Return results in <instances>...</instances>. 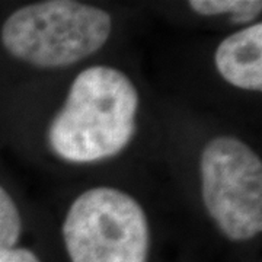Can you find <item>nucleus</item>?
I'll return each instance as SVG.
<instances>
[{"label": "nucleus", "instance_id": "nucleus-1", "mask_svg": "<svg viewBox=\"0 0 262 262\" xmlns=\"http://www.w3.org/2000/svg\"><path fill=\"white\" fill-rule=\"evenodd\" d=\"M140 96L131 79L111 66H92L76 76L47 131L50 147L70 163L117 156L133 140Z\"/></svg>", "mask_w": 262, "mask_h": 262}, {"label": "nucleus", "instance_id": "nucleus-2", "mask_svg": "<svg viewBox=\"0 0 262 262\" xmlns=\"http://www.w3.org/2000/svg\"><path fill=\"white\" fill-rule=\"evenodd\" d=\"M113 31L108 12L73 0H46L15 10L2 28L10 56L39 69L76 64L106 44Z\"/></svg>", "mask_w": 262, "mask_h": 262}, {"label": "nucleus", "instance_id": "nucleus-3", "mask_svg": "<svg viewBox=\"0 0 262 262\" xmlns=\"http://www.w3.org/2000/svg\"><path fill=\"white\" fill-rule=\"evenodd\" d=\"M72 262H149L150 227L140 203L111 187L76 198L63 223Z\"/></svg>", "mask_w": 262, "mask_h": 262}, {"label": "nucleus", "instance_id": "nucleus-4", "mask_svg": "<svg viewBox=\"0 0 262 262\" xmlns=\"http://www.w3.org/2000/svg\"><path fill=\"white\" fill-rule=\"evenodd\" d=\"M201 195L208 215L232 242L262 230V162L233 136L210 140L200 159Z\"/></svg>", "mask_w": 262, "mask_h": 262}, {"label": "nucleus", "instance_id": "nucleus-5", "mask_svg": "<svg viewBox=\"0 0 262 262\" xmlns=\"http://www.w3.org/2000/svg\"><path fill=\"white\" fill-rule=\"evenodd\" d=\"M219 75L234 88L262 91V24L256 22L225 38L214 53Z\"/></svg>", "mask_w": 262, "mask_h": 262}, {"label": "nucleus", "instance_id": "nucleus-6", "mask_svg": "<svg viewBox=\"0 0 262 262\" xmlns=\"http://www.w3.org/2000/svg\"><path fill=\"white\" fill-rule=\"evenodd\" d=\"M189 9L203 16H219L229 13L236 24L252 22L261 13L259 0H191Z\"/></svg>", "mask_w": 262, "mask_h": 262}, {"label": "nucleus", "instance_id": "nucleus-7", "mask_svg": "<svg viewBox=\"0 0 262 262\" xmlns=\"http://www.w3.org/2000/svg\"><path fill=\"white\" fill-rule=\"evenodd\" d=\"M22 234V217L9 192L0 185V246L15 248Z\"/></svg>", "mask_w": 262, "mask_h": 262}, {"label": "nucleus", "instance_id": "nucleus-8", "mask_svg": "<svg viewBox=\"0 0 262 262\" xmlns=\"http://www.w3.org/2000/svg\"><path fill=\"white\" fill-rule=\"evenodd\" d=\"M0 262H41L37 253L27 248H3L0 246Z\"/></svg>", "mask_w": 262, "mask_h": 262}]
</instances>
